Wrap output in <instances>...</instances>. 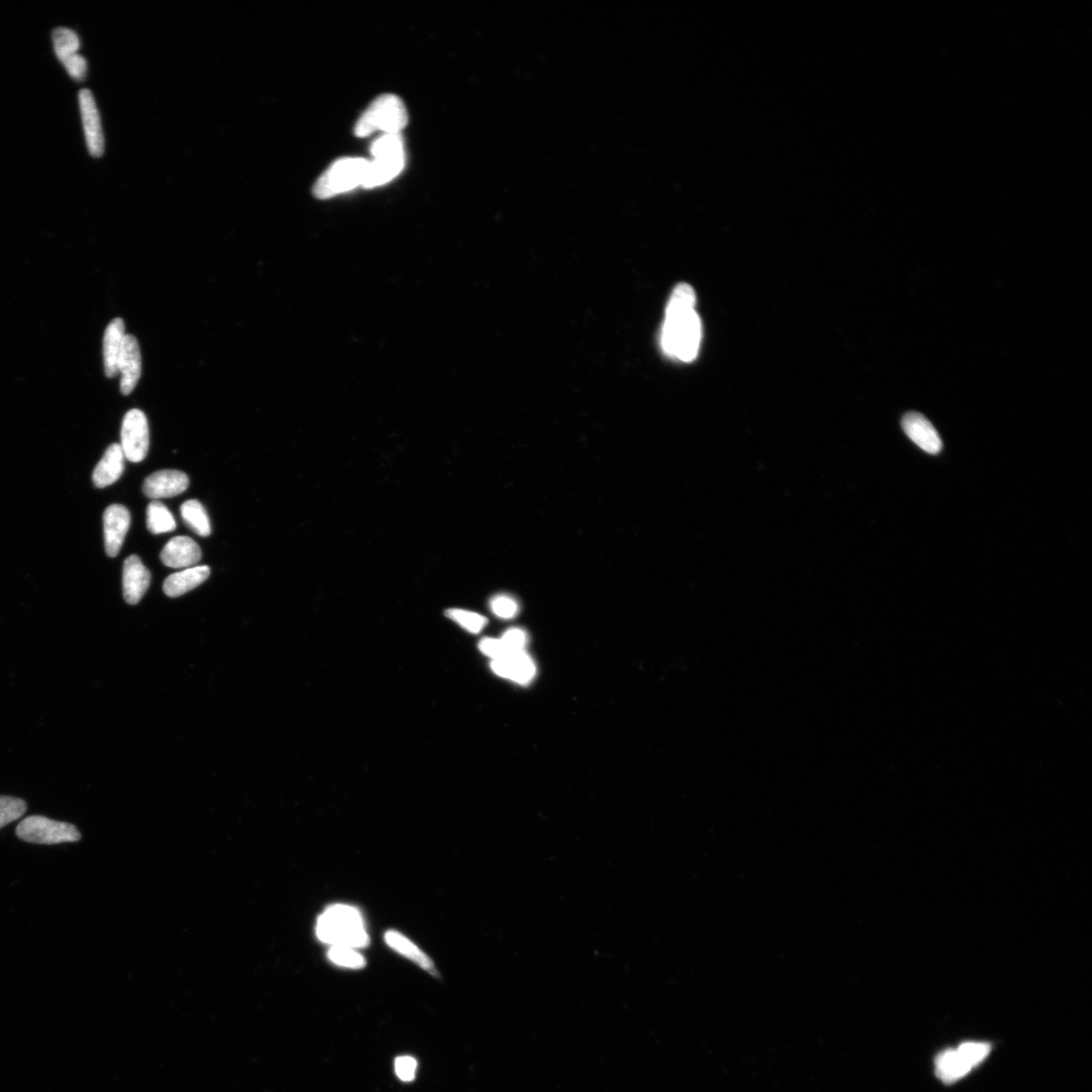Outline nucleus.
<instances>
[{"label":"nucleus","mask_w":1092,"mask_h":1092,"mask_svg":"<svg viewBox=\"0 0 1092 1092\" xmlns=\"http://www.w3.org/2000/svg\"><path fill=\"white\" fill-rule=\"evenodd\" d=\"M695 306L694 289L686 284L679 285L669 300L661 330L665 354L684 363L693 362L701 344L702 326Z\"/></svg>","instance_id":"1"},{"label":"nucleus","mask_w":1092,"mask_h":1092,"mask_svg":"<svg viewBox=\"0 0 1092 1092\" xmlns=\"http://www.w3.org/2000/svg\"><path fill=\"white\" fill-rule=\"evenodd\" d=\"M320 941L336 947L364 948L369 944L362 913L354 906H330L318 919L316 928Z\"/></svg>","instance_id":"2"},{"label":"nucleus","mask_w":1092,"mask_h":1092,"mask_svg":"<svg viewBox=\"0 0 1092 1092\" xmlns=\"http://www.w3.org/2000/svg\"><path fill=\"white\" fill-rule=\"evenodd\" d=\"M370 152L374 159L368 162L363 188L382 187L404 169L405 149L401 134L383 135L373 143Z\"/></svg>","instance_id":"3"},{"label":"nucleus","mask_w":1092,"mask_h":1092,"mask_svg":"<svg viewBox=\"0 0 1092 1092\" xmlns=\"http://www.w3.org/2000/svg\"><path fill=\"white\" fill-rule=\"evenodd\" d=\"M406 106L399 96L384 94L370 104L355 126L357 136H367L377 131L399 134L408 124Z\"/></svg>","instance_id":"4"},{"label":"nucleus","mask_w":1092,"mask_h":1092,"mask_svg":"<svg viewBox=\"0 0 1092 1092\" xmlns=\"http://www.w3.org/2000/svg\"><path fill=\"white\" fill-rule=\"evenodd\" d=\"M368 162L366 159L356 158L337 160L315 183L314 196L319 200H327L363 187Z\"/></svg>","instance_id":"5"},{"label":"nucleus","mask_w":1092,"mask_h":1092,"mask_svg":"<svg viewBox=\"0 0 1092 1092\" xmlns=\"http://www.w3.org/2000/svg\"><path fill=\"white\" fill-rule=\"evenodd\" d=\"M991 1047L988 1043H963L957 1049H950L941 1053L935 1060V1071L938 1077L945 1084L966 1076L969 1072L986 1060Z\"/></svg>","instance_id":"6"},{"label":"nucleus","mask_w":1092,"mask_h":1092,"mask_svg":"<svg viewBox=\"0 0 1092 1092\" xmlns=\"http://www.w3.org/2000/svg\"><path fill=\"white\" fill-rule=\"evenodd\" d=\"M16 835L26 843L36 845H58L78 842L82 834L71 824L53 821V819L33 815L28 816L18 824Z\"/></svg>","instance_id":"7"},{"label":"nucleus","mask_w":1092,"mask_h":1092,"mask_svg":"<svg viewBox=\"0 0 1092 1092\" xmlns=\"http://www.w3.org/2000/svg\"><path fill=\"white\" fill-rule=\"evenodd\" d=\"M149 426L147 418L138 409L126 414L121 431V447L126 460L141 463L149 450Z\"/></svg>","instance_id":"8"},{"label":"nucleus","mask_w":1092,"mask_h":1092,"mask_svg":"<svg viewBox=\"0 0 1092 1092\" xmlns=\"http://www.w3.org/2000/svg\"><path fill=\"white\" fill-rule=\"evenodd\" d=\"M55 54L68 74L76 82H83L89 71L85 58L80 54L81 40L67 27H57L52 34Z\"/></svg>","instance_id":"9"},{"label":"nucleus","mask_w":1092,"mask_h":1092,"mask_svg":"<svg viewBox=\"0 0 1092 1092\" xmlns=\"http://www.w3.org/2000/svg\"><path fill=\"white\" fill-rule=\"evenodd\" d=\"M87 149L93 158H101L104 151V136L99 109L90 90H82L78 96Z\"/></svg>","instance_id":"10"},{"label":"nucleus","mask_w":1092,"mask_h":1092,"mask_svg":"<svg viewBox=\"0 0 1092 1092\" xmlns=\"http://www.w3.org/2000/svg\"><path fill=\"white\" fill-rule=\"evenodd\" d=\"M131 515L125 506L115 504L104 514L105 551L110 558L119 554L126 535L130 530Z\"/></svg>","instance_id":"11"},{"label":"nucleus","mask_w":1092,"mask_h":1092,"mask_svg":"<svg viewBox=\"0 0 1092 1092\" xmlns=\"http://www.w3.org/2000/svg\"><path fill=\"white\" fill-rule=\"evenodd\" d=\"M190 479L180 471L164 470L145 480L143 492L150 499L171 498L188 490Z\"/></svg>","instance_id":"12"},{"label":"nucleus","mask_w":1092,"mask_h":1092,"mask_svg":"<svg viewBox=\"0 0 1092 1092\" xmlns=\"http://www.w3.org/2000/svg\"><path fill=\"white\" fill-rule=\"evenodd\" d=\"M902 428L906 435L923 451L937 454L942 451L943 442L934 425L923 415L916 412L906 414L902 419Z\"/></svg>","instance_id":"13"},{"label":"nucleus","mask_w":1092,"mask_h":1092,"mask_svg":"<svg viewBox=\"0 0 1092 1092\" xmlns=\"http://www.w3.org/2000/svg\"><path fill=\"white\" fill-rule=\"evenodd\" d=\"M118 370L121 374V392L128 396L138 384L142 373L141 351L138 340L133 335L125 336Z\"/></svg>","instance_id":"14"},{"label":"nucleus","mask_w":1092,"mask_h":1092,"mask_svg":"<svg viewBox=\"0 0 1092 1092\" xmlns=\"http://www.w3.org/2000/svg\"><path fill=\"white\" fill-rule=\"evenodd\" d=\"M151 573L145 567L138 555H131L125 561L123 570V591L126 603L136 606L147 592Z\"/></svg>","instance_id":"15"},{"label":"nucleus","mask_w":1092,"mask_h":1092,"mask_svg":"<svg viewBox=\"0 0 1092 1092\" xmlns=\"http://www.w3.org/2000/svg\"><path fill=\"white\" fill-rule=\"evenodd\" d=\"M160 559L169 568L189 569L201 562L202 550L200 545L188 536H177L164 546Z\"/></svg>","instance_id":"16"},{"label":"nucleus","mask_w":1092,"mask_h":1092,"mask_svg":"<svg viewBox=\"0 0 1092 1092\" xmlns=\"http://www.w3.org/2000/svg\"><path fill=\"white\" fill-rule=\"evenodd\" d=\"M491 668L496 675L520 685L530 684L536 675L534 661L525 650L492 661Z\"/></svg>","instance_id":"17"},{"label":"nucleus","mask_w":1092,"mask_h":1092,"mask_svg":"<svg viewBox=\"0 0 1092 1092\" xmlns=\"http://www.w3.org/2000/svg\"><path fill=\"white\" fill-rule=\"evenodd\" d=\"M125 323L123 319H114L107 326L104 337V372L107 377L118 376L119 358L124 344Z\"/></svg>","instance_id":"18"},{"label":"nucleus","mask_w":1092,"mask_h":1092,"mask_svg":"<svg viewBox=\"0 0 1092 1092\" xmlns=\"http://www.w3.org/2000/svg\"><path fill=\"white\" fill-rule=\"evenodd\" d=\"M125 454L121 444L114 443L107 448L101 462L97 464L93 481L97 487L111 486L120 479L125 469Z\"/></svg>","instance_id":"19"},{"label":"nucleus","mask_w":1092,"mask_h":1092,"mask_svg":"<svg viewBox=\"0 0 1092 1092\" xmlns=\"http://www.w3.org/2000/svg\"><path fill=\"white\" fill-rule=\"evenodd\" d=\"M210 574L211 570L208 565H200V567H192L180 573H172L165 580L163 591L169 597H180L181 595L199 587L200 584L206 582Z\"/></svg>","instance_id":"20"},{"label":"nucleus","mask_w":1092,"mask_h":1092,"mask_svg":"<svg viewBox=\"0 0 1092 1092\" xmlns=\"http://www.w3.org/2000/svg\"><path fill=\"white\" fill-rule=\"evenodd\" d=\"M387 944L396 952L402 954L409 960L413 961L418 966H420L425 971L436 975L434 964L431 958L417 945L405 937L404 934L395 931H388L385 934Z\"/></svg>","instance_id":"21"},{"label":"nucleus","mask_w":1092,"mask_h":1092,"mask_svg":"<svg viewBox=\"0 0 1092 1092\" xmlns=\"http://www.w3.org/2000/svg\"><path fill=\"white\" fill-rule=\"evenodd\" d=\"M182 519L189 528L200 536H209L212 532L209 515L204 507L198 500H190L180 507Z\"/></svg>","instance_id":"22"},{"label":"nucleus","mask_w":1092,"mask_h":1092,"mask_svg":"<svg viewBox=\"0 0 1092 1092\" xmlns=\"http://www.w3.org/2000/svg\"><path fill=\"white\" fill-rule=\"evenodd\" d=\"M147 528L153 534H162L175 530L177 522L167 506L153 501L147 508Z\"/></svg>","instance_id":"23"},{"label":"nucleus","mask_w":1092,"mask_h":1092,"mask_svg":"<svg viewBox=\"0 0 1092 1092\" xmlns=\"http://www.w3.org/2000/svg\"><path fill=\"white\" fill-rule=\"evenodd\" d=\"M27 809V805L23 799L0 796V830L23 817Z\"/></svg>","instance_id":"24"},{"label":"nucleus","mask_w":1092,"mask_h":1092,"mask_svg":"<svg viewBox=\"0 0 1092 1092\" xmlns=\"http://www.w3.org/2000/svg\"><path fill=\"white\" fill-rule=\"evenodd\" d=\"M328 958L341 967L362 969L366 966V959L353 948L333 945L328 952Z\"/></svg>","instance_id":"25"},{"label":"nucleus","mask_w":1092,"mask_h":1092,"mask_svg":"<svg viewBox=\"0 0 1092 1092\" xmlns=\"http://www.w3.org/2000/svg\"><path fill=\"white\" fill-rule=\"evenodd\" d=\"M446 617L473 633L481 632L486 624V619L481 614L463 609L447 610Z\"/></svg>","instance_id":"26"},{"label":"nucleus","mask_w":1092,"mask_h":1092,"mask_svg":"<svg viewBox=\"0 0 1092 1092\" xmlns=\"http://www.w3.org/2000/svg\"><path fill=\"white\" fill-rule=\"evenodd\" d=\"M491 609L496 617L502 619H512L519 611V603L510 596L499 595L491 600Z\"/></svg>","instance_id":"27"},{"label":"nucleus","mask_w":1092,"mask_h":1092,"mask_svg":"<svg viewBox=\"0 0 1092 1092\" xmlns=\"http://www.w3.org/2000/svg\"><path fill=\"white\" fill-rule=\"evenodd\" d=\"M500 639L509 655L524 651L529 642L528 633L520 628L507 630Z\"/></svg>","instance_id":"28"},{"label":"nucleus","mask_w":1092,"mask_h":1092,"mask_svg":"<svg viewBox=\"0 0 1092 1092\" xmlns=\"http://www.w3.org/2000/svg\"><path fill=\"white\" fill-rule=\"evenodd\" d=\"M484 655L491 658L493 661L502 659L508 656L501 639H484L479 645Z\"/></svg>","instance_id":"29"},{"label":"nucleus","mask_w":1092,"mask_h":1092,"mask_svg":"<svg viewBox=\"0 0 1092 1092\" xmlns=\"http://www.w3.org/2000/svg\"><path fill=\"white\" fill-rule=\"evenodd\" d=\"M417 1062L412 1057H399L396 1060V1072L399 1079L412 1081L415 1077Z\"/></svg>","instance_id":"30"}]
</instances>
